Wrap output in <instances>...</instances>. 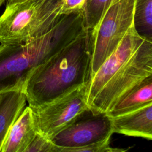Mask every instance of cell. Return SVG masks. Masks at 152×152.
<instances>
[{
  "label": "cell",
  "instance_id": "cell-1",
  "mask_svg": "<svg viewBox=\"0 0 152 152\" xmlns=\"http://www.w3.org/2000/svg\"><path fill=\"white\" fill-rule=\"evenodd\" d=\"M152 75V41L132 26L87 84V103L93 113H107L127 91Z\"/></svg>",
  "mask_w": 152,
  "mask_h": 152
},
{
  "label": "cell",
  "instance_id": "cell-2",
  "mask_svg": "<svg viewBox=\"0 0 152 152\" xmlns=\"http://www.w3.org/2000/svg\"><path fill=\"white\" fill-rule=\"evenodd\" d=\"M91 44V30H87L31 71L23 87L31 108L88 83Z\"/></svg>",
  "mask_w": 152,
  "mask_h": 152
},
{
  "label": "cell",
  "instance_id": "cell-3",
  "mask_svg": "<svg viewBox=\"0 0 152 152\" xmlns=\"http://www.w3.org/2000/svg\"><path fill=\"white\" fill-rule=\"evenodd\" d=\"M62 14L61 0H24L6 4L0 16V43L27 42L50 30Z\"/></svg>",
  "mask_w": 152,
  "mask_h": 152
},
{
  "label": "cell",
  "instance_id": "cell-4",
  "mask_svg": "<svg viewBox=\"0 0 152 152\" xmlns=\"http://www.w3.org/2000/svg\"><path fill=\"white\" fill-rule=\"evenodd\" d=\"M135 2V0H119L112 4L91 30L92 49L89 81L133 26Z\"/></svg>",
  "mask_w": 152,
  "mask_h": 152
},
{
  "label": "cell",
  "instance_id": "cell-5",
  "mask_svg": "<svg viewBox=\"0 0 152 152\" xmlns=\"http://www.w3.org/2000/svg\"><path fill=\"white\" fill-rule=\"evenodd\" d=\"M87 84L49 103L31 108L37 132L50 140L89 110L87 103Z\"/></svg>",
  "mask_w": 152,
  "mask_h": 152
},
{
  "label": "cell",
  "instance_id": "cell-6",
  "mask_svg": "<svg viewBox=\"0 0 152 152\" xmlns=\"http://www.w3.org/2000/svg\"><path fill=\"white\" fill-rule=\"evenodd\" d=\"M113 134L112 118L106 113H93L89 110L50 140L60 152H83L86 147L110 140Z\"/></svg>",
  "mask_w": 152,
  "mask_h": 152
},
{
  "label": "cell",
  "instance_id": "cell-7",
  "mask_svg": "<svg viewBox=\"0 0 152 152\" xmlns=\"http://www.w3.org/2000/svg\"><path fill=\"white\" fill-rule=\"evenodd\" d=\"M113 133L152 139V104L112 118Z\"/></svg>",
  "mask_w": 152,
  "mask_h": 152
},
{
  "label": "cell",
  "instance_id": "cell-8",
  "mask_svg": "<svg viewBox=\"0 0 152 152\" xmlns=\"http://www.w3.org/2000/svg\"><path fill=\"white\" fill-rule=\"evenodd\" d=\"M37 133L32 110L28 106L10 128L0 152H24Z\"/></svg>",
  "mask_w": 152,
  "mask_h": 152
},
{
  "label": "cell",
  "instance_id": "cell-9",
  "mask_svg": "<svg viewBox=\"0 0 152 152\" xmlns=\"http://www.w3.org/2000/svg\"><path fill=\"white\" fill-rule=\"evenodd\" d=\"M152 104V75L145 78L122 96L106 113L111 118Z\"/></svg>",
  "mask_w": 152,
  "mask_h": 152
},
{
  "label": "cell",
  "instance_id": "cell-10",
  "mask_svg": "<svg viewBox=\"0 0 152 152\" xmlns=\"http://www.w3.org/2000/svg\"><path fill=\"white\" fill-rule=\"evenodd\" d=\"M26 102L23 89L0 93V150L10 128L25 108Z\"/></svg>",
  "mask_w": 152,
  "mask_h": 152
},
{
  "label": "cell",
  "instance_id": "cell-11",
  "mask_svg": "<svg viewBox=\"0 0 152 152\" xmlns=\"http://www.w3.org/2000/svg\"><path fill=\"white\" fill-rule=\"evenodd\" d=\"M133 27L140 37L152 41V0H135Z\"/></svg>",
  "mask_w": 152,
  "mask_h": 152
},
{
  "label": "cell",
  "instance_id": "cell-12",
  "mask_svg": "<svg viewBox=\"0 0 152 152\" xmlns=\"http://www.w3.org/2000/svg\"><path fill=\"white\" fill-rule=\"evenodd\" d=\"M118 1L119 0H86L83 12L87 30H92L106 10Z\"/></svg>",
  "mask_w": 152,
  "mask_h": 152
},
{
  "label": "cell",
  "instance_id": "cell-13",
  "mask_svg": "<svg viewBox=\"0 0 152 152\" xmlns=\"http://www.w3.org/2000/svg\"><path fill=\"white\" fill-rule=\"evenodd\" d=\"M24 152H60V149L50 139L37 133Z\"/></svg>",
  "mask_w": 152,
  "mask_h": 152
},
{
  "label": "cell",
  "instance_id": "cell-14",
  "mask_svg": "<svg viewBox=\"0 0 152 152\" xmlns=\"http://www.w3.org/2000/svg\"><path fill=\"white\" fill-rule=\"evenodd\" d=\"M86 0H61L62 12L66 13L74 11L82 10Z\"/></svg>",
  "mask_w": 152,
  "mask_h": 152
},
{
  "label": "cell",
  "instance_id": "cell-15",
  "mask_svg": "<svg viewBox=\"0 0 152 152\" xmlns=\"http://www.w3.org/2000/svg\"><path fill=\"white\" fill-rule=\"evenodd\" d=\"M24 0H6L7 1V4H14V3H16L18 2H20Z\"/></svg>",
  "mask_w": 152,
  "mask_h": 152
},
{
  "label": "cell",
  "instance_id": "cell-16",
  "mask_svg": "<svg viewBox=\"0 0 152 152\" xmlns=\"http://www.w3.org/2000/svg\"><path fill=\"white\" fill-rule=\"evenodd\" d=\"M6 0H0V7H1V5L4 4V2Z\"/></svg>",
  "mask_w": 152,
  "mask_h": 152
}]
</instances>
